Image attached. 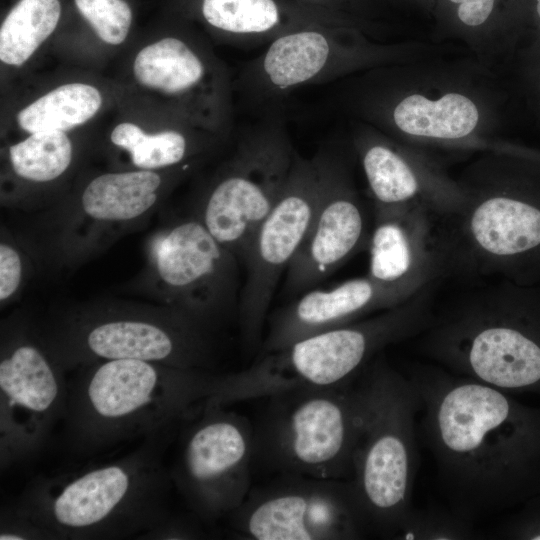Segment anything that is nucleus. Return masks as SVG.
<instances>
[{
	"label": "nucleus",
	"instance_id": "nucleus-1",
	"mask_svg": "<svg viewBox=\"0 0 540 540\" xmlns=\"http://www.w3.org/2000/svg\"><path fill=\"white\" fill-rule=\"evenodd\" d=\"M408 377L456 514L470 521L496 512L539 482L540 413L507 392L442 367H415Z\"/></svg>",
	"mask_w": 540,
	"mask_h": 540
},
{
	"label": "nucleus",
	"instance_id": "nucleus-2",
	"mask_svg": "<svg viewBox=\"0 0 540 540\" xmlns=\"http://www.w3.org/2000/svg\"><path fill=\"white\" fill-rule=\"evenodd\" d=\"M68 383L64 436L69 450L91 457L123 442L183 423L210 403L254 399L248 370L215 375L136 359L95 361Z\"/></svg>",
	"mask_w": 540,
	"mask_h": 540
},
{
	"label": "nucleus",
	"instance_id": "nucleus-3",
	"mask_svg": "<svg viewBox=\"0 0 540 540\" xmlns=\"http://www.w3.org/2000/svg\"><path fill=\"white\" fill-rule=\"evenodd\" d=\"M182 423L144 438L122 457L81 470L40 474L14 507L52 540L137 538L172 513L173 485L164 454Z\"/></svg>",
	"mask_w": 540,
	"mask_h": 540
},
{
	"label": "nucleus",
	"instance_id": "nucleus-4",
	"mask_svg": "<svg viewBox=\"0 0 540 540\" xmlns=\"http://www.w3.org/2000/svg\"><path fill=\"white\" fill-rule=\"evenodd\" d=\"M418 336L452 373L504 392L540 388V285L502 280L434 312Z\"/></svg>",
	"mask_w": 540,
	"mask_h": 540
},
{
	"label": "nucleus",
	"instance_id": "nucleus-5",
	"mask_svg": "<svg viewBox=\"0 0 540 540\" xmlns=\"http://www.w3.org/2000/svg\"><path fill=\"white\" fill-rule=\"evenodd\" d=\"M462 188V211L436 223L442 276L540 285V176L487 175Z\"/></svg>",
	"mask_w": 540,
	"mask_h": 540
},
{
	"label": "nucleus",
	"instance_id": "nucleus-6",
	"mask_svg": "<svg viewBox=\"0 0 540 540\" xmlns=\"http://www.w3.org/2000/svg\"><path fill=\"white\" fill-rule=\"evenodd\" d=\"M359 432L349 479L370 531L394 538L413 509L417 465L414 384L378 355L358 375Z\"/></svg>",
	"mask_w": 540,
	"mask_h": 540
},
{
	"label": "nucleus",
	"instance_id": "nucleus-7",
	"mask_svg": "<svg viewBox=\"0 0 540 540\" xmlns=\"http://www.w3.org/2000/svg\"><path fill=\"white\" fill-rule=\"evenodd\" d=\"M269 400L254 426V456L281 474L349 480L359 432L352 381L333 387L292 385Z\"/></svg>",
	"mask_w": 540,
	"mask_h": 540
},
{
	"label": "nucleus",
	"instance_id": "nucleus-8",
	"mask_svg": "<svg viewBox=\"0 0 540 540\" xmlns=\"http://www.w3.org/2000/svg\"><path fill=\"white\" fill-rule=\"evenodd\" d=\"M39 333L65 372L114 359L197 370H206L210 361L207 324L171 307L86 309Z\"/></svg>",
	"mask_w": 540,
	"mask_h": 540
},
{
	"label": "nucleus",
	"instance_id": "nucleus-9",
	"mask_svg": "<svg viewBox=\"0 0 540 540\" xmlns=\"http://www.w3.org/2000/svg\"><path fill=\"white\" fill-rule=\"evenodd\" d=\"M65 371L28 321L4 323L0 353V467L34 459L63 420Z\"/></svg>",
	"mask_w": 540,
	"mask_h": 540
},
{
	"label": "nucleus",
	"instance_id": "nucleus-10",
	"mask_svg": "<svg viewBox=\"0 0 540 540\" xmlns=\"http://www.w3.org/2000/svg\"><path fill=\"white\" fill-rule=\"evenodd\" d=\"M296 150L277 111L249 128L211 186L197 218L236 257L279 199Z\"/></svg>",
	"mask_w": 540,
	"mask_h": 540
},
{
	"label": "nucleus",
	"instance_id": "nucleus-11",
	"mask_svg": "<svg viewBox=\"0 0 540 540\" xmlns=\"http://www.w3.org/2000/svg\"><path fill=\"white\" fill-rule=\"evenodd\" d=\"M433 286L427 285L395 307L306 337L261 359L279 387L347 384L386 346L426 329L434 315Z\"/></svg>",
	"mask_w": 540,
	"mask_h": 540
},
{
	"label": "nucleus",
	"instance_id": "nucleus-12",
	"mask_svg": "<svg viewBox=\"0 0 540 540\" xmlns=\"http://www.w3.org/2000/svg\"><path fill=\"white\" fill-rule=\"evenodd\" d=\"M225 405L210 403L183 422L170 470L193 516L214 522L231 515L250 492L253 425Z\"/></svg>",
	"mask_w": 540,
	"mask_h": 540
},
{
	"label": "nucleus",
	"instance_id": "nucleus-13",
	"mask_svg": "<svg viewBox=\"0 0 540 540\" xmlns=\"http://www.w3.org/2000/svg\"><path fill=\"white\" fill-rule=\"evenodd\" d=\"M249 492L231 516L235 535L250 540H352L370 528L350 480L282 474Z\"/></svg>",
	"mask_w": 540,
	"mask_h": 540
},
{
	"label": "nucleus",
	"instance_id": "nucleus-14",
	"mask_svg": "<svg viewBox=\"0 0 540 540\" xmlns=\"http://www.w3.org/2000/svg\"><path fill=\"white\" fill-rule=\"evenodd\" d=\"M395 55L394 49L367 41L354 26H307L268 43L244 65L240 86L250 101L276 103L297 88L327 83Z\"/></svg>",
	"mask_w": 540,
	"mask_h": 540
},
{
	"label": "nucleus",
	"instance_id": "nucleus-15",
	"mask_svg": "<svg viewBox=\"0 0 540 540\" xmlns=\"http://www.w3.org/2000/svg\"><path fill=\"white\" fill-rule=\"evenodd\" d=\"M320 172L315 156L297 151L284 189L253 234L243 259L247 278L239 320L244 343L257 346L277 283L302 246L318 209Z\"/></svg>",
	"mask_w": 540,
	"mask_h": 540
},
{
	"label": "nucleus",
	"instance_id": "nucleus-16",
	"mask_svg": "<svg viewBox=\"0 0 540 540\" xmlns=\"http://www.w3.org/2000/svg\"><path fill=\"white\" fill-rule=\"evenodd\" d=\"M151 258L168 307L207 325L225 310L234 288L237 257L198 218L160 233Z\"/></svg>",
	"mask_w": 540,
	"mask_h": 540
},
{
	"label": "nucleus",
	"instance_id": "nucleus-17",
	"mask_svg": "<svg viewBox=\"0 0 540 540\" xmlns=\"http://www.w3.org/2000/svg\"><path fill=\"white\" fill-rule=\"evenodd\" d=\"M321 180L311 228L287 268L286 289L300 292L331 275L364 246L371 234L369 216L346 166L325 151L315 156Z\"/></svg>",
	"mask_w": 540,
	"mask_h": 540
},
{
	"label": "nucleus",
	"instance_id": "nucleus-18",
	"mask_svg": "<svg viewBox=\"0 0 540 540\" xmlns=\"http://www.w3.org/2000/svg\"><path fill=\"white\" fill-rule=\"evenodd\" d=\"M420 290L386 284L366 274L330 288L307 291L273 315L262 355L281 351L306 337L395 307Z\"/></svg>",
	"mask_w": 540,
	"mask_h": 540
},
{
	"label": "nucleus",
	"instance_id": "nucleus-19",
	"mask_svg": "<svg viewBox=\"0 0 540 540\" xmlns=\"http://www.w3.org/2000/svg\"><path fill=\"white\" fill-rule=\"evenodd\" d=\"M374 209L421 207L439 222L459 214L466 194L427 163L372 132L355 139Z\"/></svg>",
	"mask_w": 540,
	"mask_h": 540
},
{
	"label": "nucleus",
	"instance_id": "nucleus-20",
	"mask_svg": "<svg viewBox=\"0 0 540 540\" xmlns=\"http://www.w3.org/2000/svg\"><path fill=\"white\" fill-rule=\"evenodd\" d=\"M436 220L421 207L374 209L368 275L390 285L422 289L442 276Z\"/></svg>",
	"mask_w": 540,
	"mask_h": 540
},
{
	"label": "nucleus",
	"instance_id": "nucleus-21",
	"mask_svg": "<svg viewBox=\"0 0 540 540\" xmlns=\"http://www.w3.org/2000/svg\"><path fill=\"white\" fill-rule=\"evenodd\" d=\"M133 74L143 86L162 93L201 99L220 122L228 111V85L216 76L207 58L189 41L166 36L142 48Z\"/></svg>",
	"mask_w": 540,
	"mask_h": 540
},
{
	"label": "nucleus",
	"instance_id": "nucleus-22",
	"mask_svg": "<svg viewBox=\"0 0 540 540\" xmlns=\"http://www.w3.org/2000/svg\"><path fill=\"white\" fill-rule=\"evenodd\" d=\"M197 12L210 28L244 46L270 43L290 31L313 25H349L341 16L280 0H198Z\"/></svg>",
	"mask_w": 540,
	"mask_h": 540
},
{
	"label": "nucleus",
	"instance_id": "nucleus-23",
	"mask_svg": "<svg viewBox=\"0 0 540 540\" xmlns=\"http://www.w3.org/2000/svg\"><path fill=\"white\" fill-rule=\"evenodd\" d=\"M381 117L407 136L459 140L475 131L480 113L471 98L453 92L435 99L420 94L404 96L389 105Z\"/></svg>",
	"mask_w": 540,
	"mask_h": 540
},
{
	"label": "nucleus",
	"instance_id": "nucleus-24",
	"mask_svg": "<svg viewBox=\"0 0 540 540\" xmlns=\"http://www.w3.org/2000/svg\"><path fill=\"white\" fill-rule=\"evenodd\" d=\"M162 183V177L153 170L99 175L82 193V213L99 223L132 222L156 204Z\"/></svg>",
	"mask_w": 540,
	"mask_h": 540
},
{
	"label": "nucleus",
	"instance_id": "nucleus-25",
	"mask_svg": "<svg viewBox=\"0 0 540 540\" xmlns=\"http://www.w3.org/2000/svg\"><path fill=\"white\" fill-rule=\"evenodd\" d=\"M62 14V0H15L1 23L0 60L24 64L55 31Z\"/></svg>",
	"mask_w": 540,
	"mask_h": 540
},
{
	"label": "nucleus",
	"instance_id": "nucleus-26",
	"mask_svg": "<svg viewBox=\"0 0 540 540\" xmlns=\"http://www.w3.org/2000/svg\"><path fill=\"white\" fill-rule=\"evenodd\" d=\"M101 104V94L94 86L84 83L64 84L23 108L17 115V123L29 133L65 132L91 119Z\"/></svg>",
	"mask_w": 540,
	"mask_h": 540
},
{
	"label": "nucleus",
	"instance_id": "nucleus-27",
	"mask_svg": "<svg viewBox=\"0 0 540 540\" xmlns=\"http://www.w3.org/2000/svg\"><path fill=\"white\" fill-rule=\"evenodd\" d=\"M15 174L32 182H49L60 177L72 160V144L62 131H40L9 148Z\"/></svg>",
	"mask_w": 540,
	"mask_h": 540
},
{
	"label": "nucleus",
	"instance_id": "nucleus-28",
	"mask_svg": "<svg viewBox=\"0 0 540 540\" xmlns=\"http://www.w3.org/2000/svg\"><path fill=\"white\" fill-rule=\"evenodd\" d=\"M114 145L126 150L139 169L155 170L182 164L191 154V139L181 130L147 134L133 123H120L111 132Z\"/></svg>",
	"mask_w": 540,
	"mask_h": 540
},
{
	"label": "nucleus",
	"instance_id": "nucleus-29",
	"mask_svg": "<svg viewBox=\"0 0 540 540\" xmlns=\"http://www.w3.org/2000/svg\"><path fill=\"white\" fill-rule=\"evenodd\" d=\"M530 0H434L443 22L466 32H483L503 25L527 9Z\"/></svg>",
	"mask_w": 540,
	"mask_h": 540
},
{
	"label": "nucleus",
	"instance_id": "nucleus-30",
	"mask_svg": "<svg viewBox=\"0 0 540 540\" xmlns=\"http://www.w3.org/2000/svg\"><path fill=\"white\" fill-rule=\"evenodd\" d=\"M76 13L105 43L118 45L125 41L133 23L129 0H72Z\"/></svg>",
	"mask_w": 540,
	"mask_h": 540
},
{
	"label": "nucleus",
	"instance_id": "nucleus-31",
	"mask_svg": "<svg viewBox=\"0 0 540 540\" xmlns=\"http://www.w3.org/2000/svg\"><path fill=\"white\" fill-rule=\"evenodd\" d=\"M469 521L455 512H423L412 509L394 538L450 540L470 536Z\"/></svg>",
	"mask_w": 540,
	"mask_h": 540
},
{
	"label": "nucleus",
	"instance_id": "nucleus-32",
	"mask_svg": "<svg viewBox=\"0 0 540 540\" xmlns=\"http://www.w3.org/2000/svg\"><path fill=\"white\" fill-rule=\"evenodd\" d=\"M51 540L50 535L14 507L5 508L0 517V540Z\"/></svg>",
	"mask_w": 540,
	"mask_h": 540
},
{
	"label": "nucleus",
	"instance_id": "nucleus-33",
	"mask_svg": "<svg viewBox=\"0 0 540 540\" xmlns=\"http://www.w3.org/2000/svg\"><path fill=\"white\" fill-rule=\"evenodd\" d=\"M23 276L19 252L7 242L0 244V301L7 302L18 291Z\"/></svg>",
	"mask_w": 540,
	"mask_h": 540
},
{
	"label": "nucleus",
	"instance_id": "nucleus-34",
	"mask_svg": "<svg viewBox=\"0 0 540 540\" xmlns=\"http://www.w3.org/2000/svg\"><path fill=\"white\" fill-rule=\"evenodd\" d=\"M202 535L200 526L195 520L171 514L159 525L143 534L140 539H198Z\"/></svg>",
	"mask_w": 540,
	"mask_h": 540
},
{
	"label": "nucleus",
	"instance_id": "nucleus-35",
	"mask_svg": "<svg viewBox=\"0 0 540 540\" xmlns=\"http://www.w3.org/2000/svg\"><path fill=\"white\" fill-rule=\"evenodd\" d=\"M299 1L312 8L330 12L335 15H338L336 13L338 9H342L348 5L351 6L358 2V0H299Z\"/></svg>",
	"mask_w": 540,
	"mask_h": 540
},
{
	"label": "nucleus",
	"instance_id": "nucleus-36",
	"mask_svg": "<svg viewBox=\"0 0 540 540\" xmlns=\"http://www.w3.org/2000/svg\"><path fill=\"white\" fill-rule=\"evenodd\" d=\"M529 5H531L536 20L540 23V0H530Z\"/></svg>",
	"mask_w": 540,
	"mask_h": 540
},
{
	"label": "nucleus",
	"instance_id": "nucleus-37",
	"mask_svg": "<svg viewBox=\"0 0 540 540\" xmlns=\"http://www.w3.org/2000/svg\"><path fill=\"white\" fill-rule=\"evenodd\" d=\"M421 1L429 2V3H431V4L434 2V0H421Z\"/></svg>",
	"mask_w": 540,
	"mask_h": 540
}]
</instances>
